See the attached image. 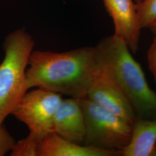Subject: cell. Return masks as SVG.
<instances>
[{"mask_svg": "<svg viewBox=\"0 0 156 156\" xmlns=\"http://www.w3.org/2000/svg\"><path fill=\"white\" fill-rule=\"evenodd\" d=\"M140 25L156 34V0H143L136 4Z\"/></svg>", "mask_w": 156, "mask_h": 156, "instance_id": "obj_11", "label": "cell"}, {"mask_svg": "<svg viewBox=\"0 0 156 156\" xmlns=\"http://www.w3.org/2000/svg\"><path fill=\"white\" fill-rule=\"evenodd\" d=\"M42 139L29 134L24 139L16 142L11 152L12 156H37L39 142Z\"/></svg>", "mask_w": 156, "mask_h": 156, "instance_id": "obj_12", "label": "cell"}, {"mask_svg": "<svg viewBox=\"0 0 156 156\" xmlns=\"http://www.w3.org/2000/svg\"><path fill=\"white\" fill-rule=\"evenodd\" d=\"M37 156H122V152L74 143L52 131L39 142Z\"/></svg>", "mask_w": 156, "mask_h": 156, "instance_id": "obj_9", "label": "cell"}, {"mask_svg": "<svg viewBox=\"0 0 156 156\" xmlns=\"http://www.w3.org/2000/svg\"><path fill=\"white\" fill-rule=\"evenodd\" d=\"M86 97L132 124L137 118L130 102L121 90L98 68Z\"/></svg>", "mask_w": 156, "mask_h": 156, "instance_id": "obj_6", "label": "cell"}, {"mask_svg": "<svg viewBox=\"0 0 156 156\" xmlns=\"http://www.w3.org/2000/svg\"><path fill=\"white\" fill-rule=\"evenodd\" d=\"M94 48L97 67L121 90L137 117L156 119V92L150 87L127 44L113 34Z\"/></svg>", "mask_w": 156, "mask_h": 156, "instance_id": "obj_2", "label": "cell"}, {"mask_svg": "<svg viewBox=\"0 0 156 156\" xmlns=\"http://www.w3.org/2000/svg\"><path fill=\"white\" fill-rule=\"evenodd\" d=\"M153 41L147 52L149 68L156 81V34Z\"/></svg>", "mask_w": 156, "mask_h": 156, "instance_id": "obj_14", "label": "cell"}, {"mask_svg": "<svg viewBox=\"0 0 156 156\" xmlns=\"http://www.w3.org/2000/svg\"><path fill=\"white\" fill-rule=\"evenodd\" d=\"M53 132L65 140L84 144L86 127L80 98H62L55 115Z\"/></svg>", "mask_w": 156, "mask_h": 156, "instance_id": "obj_8", "label": "cell"}, {"mask_svg": "<svg viewBox=\"0 0 156 156\" xmlns=\"http://www.w3.org/2000/svg\"><path fill=\"white\" fill-rule=\"evenodd\" d=\"M134 1L136 2V4H138V3H140L141 1H142L143 0H134Z\"/></svg>", "mask_w": 156, "mask_h": 156, "instance_id": "obj_15", "label": "cell"}, {"mask_svg": "<svg viewBox=\"0 0 156 156\" xmlns=\"http://www.w3.org/2000/svg\"><path fill=\"white\" fill-rule=\"evenodd\" d=\"M34 41L26 31L9 34L4 44L5 57L0 64V124L28 91L26 71Z\"/></svg>", "mask_w": 156, "mask_h": 156, "instance_id": "obj_3", "label": "cell"}, {"mask_svg": "<svg viewBox=\"0 0 156 156\" xmlns=\"http://www.w3.org/2000/svg\"><path fill=\"white\" fill-rule=\"evenodd\" d=\"M114 24V35L123 39L135 53L139 48L142 28L134 0H103Z\"/></svg>", "mask_w": 156, "mask_h": 156, "instance_id": "obj_7", "label": "cell"}, {"mask_svg": "<svg viewBox=\"0 0 156 156\" xmlns=\"http://www.w3.org/2000/svg\"><path fill=\"white\" fill-rule=\"evenodd\" d=\"M28 66V89L41 88L78 98L87 96L98 70L94 47L63 52L33 50Z\"/></svg>", "mask_w": 156, "mask_h": 156, "instance_id": "obj_1", "label": "cell"}, {"mask_svg": "<svg viewBox=\"0 0 156 156\" xmlns=\"http://www.w3.org/2000/svg\"></svg>", "mask_w": 156, "mask_h": 156, "instance_id": "obj_16", "label": "cell"}, {"mask_svg": "<svg viewBox=\"0 0 156 156\" xmlns=\"http://www.w3.org/2000/svg\"><path fill=\"white\" fill-rule=\"evenodd\" d=\"M16 140L6 129L3 124H0V156H4L11 151Z\"/></svg>", "mask_w": 156, "mask_h": 156, "instance_id": "obj_13", "label": "cell"}, {"mask_svg": "<svg viewBox=\"0 0 156 156\" xmlns=\"http://www.w3.org/2000/svg\"><path fill=\"white\" fill-rule=\"evenodd\" d=\"M62 95L41 88L27 91L12 112L25 124L29 134L41 139L53 131V120Z\"/></svg>", "mask_w": 156, "mask_h": 156, "instance_id": "obj_5", "label": "cell"}, {"mask_svg": "<svg viewBox=\"0 0 156 156\" xmlns=\"http://www.w3.org/2000/svg\"><path fill=\"white\" fill-rule=\"evenodd\" d=\"M156 119L137 117L133 124L132 134L122 156H156Z\"/></svg>", "mask_w": 156, "mask_h": 156, "instance_id": "obj_10", "label": "cell"}, {"mask_svg": "<svg viewBox=\"0 0 156 156\" xmlns=\"http://www.w3.org/2000/svg\"><path fill=\"white\" fill-rule=\"evenodd\" d=\"M80 100L86 127L84 144L122 151L130 140L133 124L87 97Z\"/></svg>", "mask_w": 156, "mask_h": 156, "instance_id": "obj_4", "label": "cell"}]
</instances>
